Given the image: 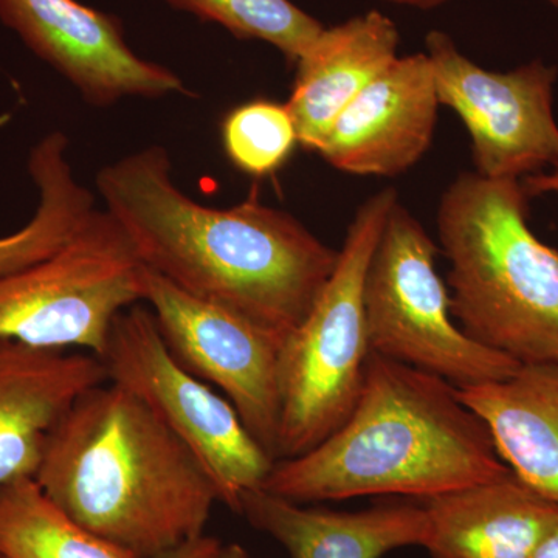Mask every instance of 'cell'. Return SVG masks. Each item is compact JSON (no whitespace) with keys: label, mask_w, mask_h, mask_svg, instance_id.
<instances>
[{"label":"cell","mask_w":558,"mask_h":558,"mask_svg":"<svg viewBox=\"0 0 558 558\" xmlns=\"http://www.w3.org/2000/svg\"><path fill=\"white\" fill-rule=\"evenodd\" d=\"M95 185L145 269L282 343L307 317L339 258L300 220L256 197L230 208L194 201L175 185L163 146L106 165Z\"/></svg>","instance_id":"cell-1"},{"label":"cell","mask_w":558,"mask_h":558,"mask_svg":"<svg viewBox=\"0 0 558 558\" xmlns=\"http://www.w3.org/2000/svg\"><path fill=\"white\" fill-rule=\"evenodd\" d=\"M510 472L454 385L371 352L347 421L306 453L275 461L260 487L300 505L368 495L428 499Z\"/></svg>","instance_id":"cell-2"},{"label":"cell","mask_w":558,"mask_h":558,"mask_svg":"<svg viewBox=\"0 0 558 558\" xmlns=\"http://www.w3.org/2000/svg\"><path fill=\"white\" fill-rule=\"evenodd\" d=\"M36 483L70 519L140 558L205 534L216 488L197 459L126 389H89L51 432Z\"/></svg>","instance_id":"cell-3"},{"label":"cell","mask_w":558,"mask_h":558,"mask_svg":"<svg viewBox=\"0 0 558 558\" xmlns=\"http://www.w3.org/2000/svg\"><path fill=\"white\" fill-rule=\"evenodd\" d=\"M527 199L520 180L476 172L444 193L451 315L470 339L521 365L558 363V250L529 227Z\"/></svg>","instance_id":"cell-4"},{"label":"cell","mask_w":558,"mask_h":558,"mask_svg":"<svg viewBox=\"0 0 558 558\" xmlns=\"http://www.w3.org/2000/svg\"><path fill=\"white\" fill-rule=\"evenodd\" d=\"M398 201L396 190L387 189L363 202L328 282L282 343L278 458L314 449L347 421L357 402L371 355L363 303L366 270Z\"/></svg>","instance_id":"cell-5"},{"label":"cell","mask_w":558,"mask_h":558,"mask_svg":"<svg viewBox=\"0 0 558 558\" xmlns=\"http://www.w3.org/2000/svg\"><path fill=\"white\" fill-rule=\"evenodd\" d=\"M436 255L438 247L428 231L396 202L371 256L363 288L371 352L457 388L512 376L521 363L470 339L453 322Z\"/></svg>","instance_id":"cell-6"},{"label":"cell","mask_w":558,"mask_h":558,"mask_svg":"<svg viewBox=\"0 0 558 558\" xmlns=\"http://www.w3.org/2000/svg\"><path fill=\"white\" fill-rule=\"evenodd\" d=\"M130 240L106 209L49 258L0 277V340L101 357L113 322L143 301Z\"/></svg>","instance_id":"cell-7"},{"label":"cell","mask_w":558,"mask_h":558,"mask_svg":"<svg viewBox=\"0 0 558 558\" xmlns=\"http://www.w3.org/2000/svg\"><path fill=\"white\" fill-rule=\"evenodd\" d=\"M108 380L126 389L191 451L223 502L240 513L245 492L263 486L275 459L230 400L190 373L168 348L149 307L121 312L100 357Z\"/></svg>","instance_id":"cell-8"},{"label":"cell","mask_w":558,"mask_h":558,"mask_svg":"<svg viewBox=\"0 0 558 558\" xmlns=\"http://www.w3.org/2000/svg\"><path fill=\"white\" fill-rule=\"evenodd\" d=\"M425 46L440 105L453 109L468 128L476 174L521 182L558 165L556 65L535 60L492 72L436 31L428 33Z\"/></svg>","instance_id":"cell-9"},{"label":"cell","mask_w":558,"mask_h":558,"mask_svg":"<svg viewBox=\"0 0 558 558\" xmlns=\"http://www.w3.org/2000/svg\"><path fill=\"white\" fill-rule=\"evenodd\" d=\"M143 301L174 357L201 380L222 389L248 432L277 461L282 341L148 269L143 275Z\"/></svg>","instance_id":"cell-10"},{"label":"cell","mask_w":558,"mask_h":558,"mask_svg":"<svg viewBox=\"0 0 558 558\" xmlns=\"http://www.w3.org/2000/svg\"><path fill=\"white\" fill-rule=\"evenodd\" d=\"M0 21L95 108L189 94L171 69L134 53L117 17L76 0H0Z\"/></svg>","instance_id":"cell-11"},{"label":"cell","mask_w":558,"mask_h":558,"mask_svg":"<svg viewBox=\"0 0 558 558\" xmlns=\"http://www.w3.org/2000/svg\"><path fill=\"white\" fill-rule=\"evenodd\" d=\"M439 106L428 54L399 57L349 102L315 153L348 174H402L432 145Z\"/></svg>","instance_id":"cell-12"},{"label":"cell","mask_w":558,"mask_h":558,"mask_svg":"<svg viewBox=\"0 0 558 558\" xmlns=\"http://www.w3.org/2000/svg\"><path fill=\"white\" fill-rule=\"evenodd\" d=\"M106 381L105 363L92 352L0 340V487L35 480L51 432Z\"/></svg>","instance_id":"cell-13"},{"label":"cell","mask_w":558,"mask_h":558,"mask_svg":"<svg viewBox=\"0 0 558 558\" xmlns=\"http://www.w3.org/2000/svg\"><path fill=\"white\" fill-rule=\"evenodd\" d=\"M432 558H531L558 521V506L513 472L427 499Z\"/></svg>","instance_id":"cell-14"},{"label":"cell","mask_w":558,"mask_h":558,"mask_svg":"<svg viewBox=\"0 0 558 558\" xmlns=\"http://www.w3.org/2000/svg\"><path fill=\"white\" fill-rule=\"evenodd\" d=\"M400 36L379 11L326 28L301 54L288 106L301 148L315 153L349 102L398 60Z\"/></svg>","instance_id":"cell-15"},{"label":"cell","mask_w":558,"mask_h":558,"mask_svg":"<svg viewBox=\"0 0 558 558\" xmlns=\"http://www.w3.org/2000/svg\"><path fill=\"white\" fill-rule=\"evenodd\" d=\"M240 515L292 558H380L389 550L424 546L428 537L427 512L418 506L330 512L301 508L263 487L245 492Z\"/></svg>","instance_id":"cell-16"},{"label":"cell","mask_w":558,"mask_h":558,"mask_svg":"<svg viewBox=\"0 0 558 558\" xmlns=\"http://www.w3.org/2000/svg\"><path fill=\"white\" fill-rule=\"evenodd\" d=\"M458 395L486 424L513 475L558 506V363L521 365Z\"/></svg>","instance_id":"cell-17"},{"label":"cell","mask_w":558,"mask_h":558,"mask_svg":"<svg viewBox=\"0 0 558 558\" xmlns=\"http://www.w3.org/2000/svg\"><path fill=\"white\" fill-rule=\"evenodd\" d=\"M69 140L50 132L28 157V172L38 186L39 204L33 218L16 233L0 236V277L49 258L89 220L95 196L76 179L70 165Z\"/></svg>","instance_id":"cell-18"},{"label":"cell","mask_w":558,"mask_h":558,"mask_svg":"<svg viewBox=\"0 0 558 558\" xmlns=\"http://www.w3.org/2000/svg\"><path fill=\"white\" fill-rule=\"evenodd\" d=\"M0 554L5 558H140L70 519L35 480L0 487Z\"/></svg>","instance_id":"cell-19"},{"label":"cell","mask_w":558,"mask_h":558,"mask_svg":"<svg viewBox=\"0 0 558 558\" xmlns=\"http://www.w3.org/2000/svg\"><path fill=\"white\" fill-rule=\"evenodd\" d=\"M172 9L215 22L241 39H258L300 60L325 25L290 0H165Z\"/></svg>","instance_id":"cell-20"},{"label":"cell","mask_w":558,"mask_h":558,"mask_svg":"<svg viewBox=\"0 0 558 558\" xmlns=\"http://www.w3.org/2000/svg\"><path fill=\"white\" fill-rule=\"evenodd\" d=\"M222 143L238 170L255 178L274 174L299 145L288 106L253 100L231 110L222 123Z\"/></svg>","instance_id":"cell-21"},{"label":"cell","mask_w":558,"mask_h":558,"mask_svg":"<svg viewBox=\"0 0 558 558\" xmlns=\"http://www.w3.org/2000/svg\"><path fill=\"white\" fill-rule=\"evenodd\" d=\"M220 545L222 543L218 538L204 534L183 543L179 548L172 549L171 553L165 554L160 558H215Z\"/></svg>","instance_id":"cell-22"},{"label":"cell","mask_w":558,"mask_h":558,"mask_svg":"<svg viewBox=\"0 0 558 558\" xmlns=\"http://www.w3.org/2000/svg\"><path fill=\"white\" fill-rule=\"evenodd\" d=\"M524 193L527 197L545 196V194H558V165L548 172L542 171L521 180Z\"/></svg>","instance_id":"cell-23"},{"label":"cell","mask_w":558,"mask_h":558,"mask_svg":"<svg viewBox=\"0 0 558 558\" xmlns=\"http://www.w3.org/2000/svg\"><path fill=\"white\" fill-rule=\"evenodd\" d=\"M531 558H558V521L548 535L539 542Z\"/></svg>","instance_id":"cell-24"},{"label":"cell","mask_w":558,"mask_h":558,"mask_svg":"<svg viewBox=\"0 0 558 558\" xmlns=\"http://www.w3.org/2000/svg\"><path fill=\"white\" fill-rule=\"evenodd\" d=\"M215 558H252L247 550L242 548L238 543H229V545H220Z\"/></svg>","instance_id":"cell-25"},{"label":"cell","mask_w":558,"mask_h":558,"mask_svg":"<svg viewBox=\"0 0 558 558\" xmlns=\"http://www.w3.org/2000/svg\"><path fill=\"white\" fill-rule=\"evenodd\" d=\"M387 2L398 3V5L413 7L418 10H432L444 5L449 0H387Z\"/></svg>","instance_id":"cell-26"},{"label":"cell","mask_w":558,"mask_h":558,"mask_svg":"<svg viewBox=\"0 0 558 558\" xmlns=\"http://www.w3.org/2000/svg\"><path fill=\"white\" fill-rule=\"evenodd\" d=\"M548 2L553 3V5L558 9V0H548Z\"/></svg>","instance_id":"cell-27"},{"label":"cell","mask_w":558,"mask_h":558,"mask_svg":"<svg viewBox=\"0 0 558 558\" xmlns=\"http://www.w3.org/2000/svg\"><path fill=\"white\" fill-rule=\"evenodd\" d=\"M0 558H5V557H3L2 554H0Z\"/></svg>","instance_id":"cell-28"}]
</instances>
